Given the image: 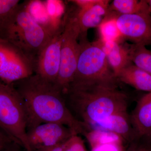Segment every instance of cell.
I'll return each mask as SVG.
<instances>
[{"instance_id": "cell-5", "label": "cell", "mask_w": 151, "mask_h": 151, "mask_svg": "<svg viewBox=\"0 0 151 151\" xmlns=\"http://www.w3.org/2000/svg\"><path fill=\"white\" fill-rule=\"evenodd\" d=\"M0 129L26 151H32L27 139V117L13 84L0 83Z\"/></svg>"}, {"instance_id": "cell-14", "label": "cell", "mask_w": 151, "mask_h": 151, "mask_svg": "<svg viewBox=\"0 0 151 151\" xmlns=\"http://www.w3.org/2000/svg\"><path fill=\"white\" fill-rule=\"evenodd\" d=\"M109 1L100 0L99 2L89 8L84 10L78 9L76 11L80 34L87 33L89 29L99 26L108 12Z\"/></svg>"}, {"instance_id": "cell-23", "label": "cell", "mask_w": 151, "mask_h": 151, "mask_svg": "<svg viewBox=\"0 0 151 151\" xmlns=\"http://www.w3.org/2000/svg\"><path fill=\"white\" fill-rule=\"evenodd\" d=\"M70 1L77 6L78 9L84 10L97 4L100 1V0H74Z\"/></svg>"}, {"instance_id": "cell-25", "label": "cell", "mask_w": 151, "mask_h": 151, "mask_svg": "<svg viewBox=\"0 0 151 151\" xmlns=\"http://www.w3.org/2000/svg\"><path fill=\"white\" fill-rule=\"evenodd\" d=\"M64 143L60 144L57 145L50 147L41 150H37L35 151H63V146Z\"/></svg>"}, {"instance_id": "cell-1", "label": "cell", "mask_w": 151, "mask_h": 151, "mask_svg": "<svg viewBox=\"0 0 151 151\" xmlns=\"http://www.w3.org/2000/svg\"><path fill=\"white\" fill-rule=\"evenodd\" d=\"M13 84L24 104L27 131L44 123H55L65 125L76 134L86 132V125L73 116L65 95L54 82L34 74Z\"/></svg>"}, {"instance_id": "cell-10", "label": "cell", "mask_w": 151, "mask_h": 151, "mask_svg": "<svg viewBox=\"0 0 151 151\" xmlns=\"http://www.w3.org/2000/svg\"><path fill=\"white\" fill-rule=\"evenodd\" d=\"M116 19L124 39L137 45H151V14H120Z\"/></svg>"}, {"instance_id": "cell-24", "label": "cell", "mask_w": 151, "mask_h": 151, "mask_svg": "<svg viewBox=\"0 0 151 151\" xmlns=\"http://www.w3.org/2000/svg\"><path fill=\"white\" fill-rule=\"evenodd\" d=\"M13 142H14L9 136L0 129V151H2Z\"/></svg>"}, {"instance_id": "cell-7", "label": "cell", "mask_w": 151, "mask_h": 151, "mask_svg": "<svg viewBox=\"0 0 151 151\" xmlns=\"http://www.w3.org/2000/svg\"><path fill=\"white\" fill-rule=\"evenodd\" d=\"M35 62L22 49L0 37V79L13 84L34 74Z\"/></svg>"}, {"instance_id": "cell-6", "label": "cell", "mask_w": 151, "mask_h": 151, "mask_svg": "<svg viewBox=\"0 0 151 151\" xmlns=\"http://www.w3.org/2000/svg\"><path fill=\"white\" fill-rule=\"evenodd\" d=\"M63 21L60 67L55 83L65 95L73 81L77 67L81 50L78 41L81 32L76 11L68 12L64 17Z\"/></svg>"}, {"instance_id": "cell-21", "label": "cell", "mask_w": 151, "mask_h": 151, "mask_svg": "<svg viewBox=\"0 0 151 151\" xmlns=\"http://www.w3.org/2000/svg\"><path fill=\"white\" fill-rule=\"evenodd\" d=\"M63 151H87L84 141L79 135H73L64 143Z\"/></svg>"}, {"instance_id": "cell-2", "label": "cell", "mask_w": 151, "mask_h": 151, "mask_svg": "<svg viewBox=\"0 0 151 151\" xmlns=\"http://www.w3.org/2000/svg\"><path fill=\"white\" fill-rule=\"evenodd\" d=\"M73 116L86 125L127 111L129 97L117 86L93 84L71 89L65 95Z\"/></svg>"}, {"instance_id": "cell-15", "label": "cell", "mask_w": 151, "mask_h": 151, "mask_svg": "<svg viewBox=\"0 0 151 151\" xmlns=\"http://www.w3.org/2000/svg\"><path fill=\"white\" fill-rule=\"evenodd\" d=\"M117 78L119 82L129 85L137 90L151 92V76L134 64L122 69Z\"/></svg>"}, {"instance_id": "cell-19", "label": "cell", "mask_w": 151, "mask_h": 151, "mask_svg": "<svg viewBox=\"0 0 151 151\" xmlns=\"http://www.w3.org/2000/svg\"><path fill=\"white\" fill-rule=\"evenodd\" d=\"M98 27L100 36V40L102 41L121 43L124 39L118 27L116 17L104 19Z\"/></svg>"}, {"instance_id": "cell-11", "label": "cell", "mask_w": 151, "mask_h": 151, "mask_svg": "<svg viewBox=\"0 0 151 151\" xmlns=\"http://www.w3.org/2000/svg\"><path fill=\"white\" fill-rule=\"evenodd\" d=\"M87 126L89 129H102L114 132L121 136L126 142H132L139 139L127 111L114 113Z\"/></svg>"}, {"instance_id": "cell-27", "label": "cell", "mask_w": 151, "mask_h": 151, "mask_svg": "<svg viewBox=\"0 0 151 151\" xmlns=\"http://www.w3.org/2000/svg\"><path fill=\"white\" fill-rule=\"evenodd\" d=\"M129 151H151V148L146 146L134 145Z\"/></svg>"}, {"instance_id": "cell-16", "label": "cell", "mask_w": 151, "mask_h": 151, "mask_svg": "<svg viewBox=\"0 0 151 151\" xmlns=\"http://www.w3.org/2000/svg\"><path fill=\"white\" fill-rule=\"evenodd\" d=\"M109 11L117 12L120 14H151L147 1L114 0L109 6Z\"/></svg>"}, {"instance_id": "cell-17", "label": "cell", "mask_w": 151, "mask_h": 151, "mask_svg": "<svg viewBox=\"0 0 151 151\" xmlns=\"http://www.w3.org/2000/svg\"><path fill=\"white\" fill-rule=\"evenodd\" d=\"M83 135L86 138L91 148L106 144L123 145L126 142L120 135L106 130L89 129Z\"/></svg>"}, {"instance_id": "cell-9", "label": "cell", "mask_w": 151, "mask_h": 151, "mask_svg": "<svg viewBox=\"0 0 151 151\" xmlns=\"http://www.w3.org/2000/svg\"><path fill=\"white\" fill-rule=\"evenodd\" d=\"M75 134L70 128L55 123L40 124L27 132L28 142L32 151L63 144Z\"/></svg>"}, {"instance_id": "cell-8", "label": "cell", "mask_w": 151, "mask_h": 151, "mask_svg": "<svg viewBox=\"0 0 151 151\" xmlns=\"http://www.w3.org/2000/svg\"><path fill=\"white\" fill-rule=\"evenodd\" d=\"M63 21L48 42L38 54L35 63L34 74L55 82L59 73Z\"/></svg>"}, {"instance_id": "cell-28", "label": "cell", "mask_w": 151, "mask_h": 151, "mask_svg": "<svg viewBox=\"0 0 151 151\" xmlns=\"http://www.w3.org/2000/svg\"><path fill=\"white\" fill-rule=\"evenodd\" d=\"M147 1V2L148 4L149 8H150V12L151 14V0Z\"/></svg>"}, {"instance_id": "cell-12", "label": "cell", "mask_w": 151, "mask_h": 151, "mask_svg": "<svg viewBox=\"0 0 151 151\" xmlns=\"http://www.w3.org/2000/svg\"><path fill=\"white\" fill-rule=\"evenodd\" d=\"M130 117L138 138L148 137L151 132V92L141 97Z\"/></svg>"}, {"instance_id": "cell-29", "label": "cell", "mask_w": 151, "mask_h": 151, "mask_svg": "<svg viewBox=\"0 0 151 151\" xmlns=\"http://www.w3.org/2000/svg\"><path fill=\"white\" fill-rule=\"evenodd\" d=\"M148 137L150 138V139H151V132L150 134V136H149Z\"/></svg>"}, {"instance_id": "cell-22", "label": "cell", "mask_w": 151, "mask_h": 151, "mask_svg": "<svg viewBox=\"0 0 151 151\" xmlns=\"http://www.w3.org/2000/svg\"><path fill=\"white\" fill-rule=\"evenodd\" d=\"M90 151H126L122 144H110L91 148Z\"/></svg>"}, {"instance_id": "cell-20", "label": "cell", "mask_w": 151, "mask_h": 151, "mask_svg": "<svg viewBox=\"0 0 151 151\" xmlns=\"http://www.w3.org/2000/svg\"><path fill=\"white\" fill-rule=\"evenodd\" d=\"M129 47L132 62L151 76V51L144 45L133 44Z\"/></svg>"}, {"instance_id": "cell-4", "label": "cell", "mask_w": 151, "mask_h": 151, "mask_svg": "<svg viewBox=\"0 0 151 151\" xmlns=\"http://www.w3.org/2000/svg\"><path fill=\"white\" fill-rule=\"evenodd\" d=\"M28 5L27 2L20 4L4 39L22 49L35 63L39 52L54 32L37 21Z\"/></svg>"}, {"instance_id": "cell-26", "label": "cell", "mask_w": 151, "mask_h": 151, "mask_svg": "<svg viewBox=\"0 0 151 151\" xmlns=\"http://www.w3.org/2000/svg\"><path fill=\"white\" fill-rule=\"evenodd\" d=\"M21 147L17 144L13 142L1 151H22Z\"/></svg>"}, {"instance_id": "cell-13", "label": "cell", "mask_w": 151, "mask_h": 151, "mask_svg": "<svg viewBox=\"0 0 151 151\" xmlns=\"http://www.w3.org/2000/svg\"><path fill=\"white\" fill-rule=\"evenodd\" d=\"M99 40L109 65L117 77L122 69L132 64L129 47L118 42Z\"/></svg>"}, {"instance_id": "cell-30", "label": "cell", "mask_w": 151, "mask_h": 151, "mask_svg": "<svg viewBox=\"0 0 151 151\" xmlns=\"http://www.w3.org/2000/svg\"><path fill=\"white\" fill-rule=\"evenodd\" d=\"M1 82H2V81H1V79H0V83H1Z\"/></svg>"}, {"instance_id": "cell-18", "label": "cell", "mask_w": 151, "mask_h": 151, "mask_svg": "<svg viewBox=\"0 0 151 151\" xmlns=\"http://www.w3.org/2000/svg\"><path fill=\"white\" fill-rule=\"evenodd\" d=\"M20 4L19 0H0V37L4 38Z\"/></svg>"}, {"instance_id": "cell-3", "label": "cell", "mask_w": 151, "mask_h": 151, "mask_svg": "<svg viewBox=\"0 0 151 151\" xmlns=\"http://www.w3.org/2000/svg\"><path fill=\"white\" fill-rule=\"evenodd\" d=\"M81 50L70 89L93 84L119 86V81L108 63L100 40L90 42L87 34H80Z\"/></svg>"}]
</instances>
